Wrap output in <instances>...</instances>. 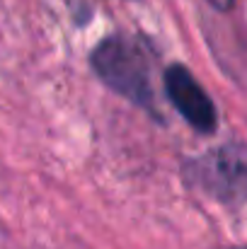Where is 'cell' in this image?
Masks as SVG:
<instances>
[{
  "label": "cell",
  "mask_w": 247,
  "mask_h": 249,
  "mask_svg": "<svg viewBox=\"0 0 247 249\" xmlns=\"http://www.w3.org/2000/svg\"><path fill=\"white\" fill-rule=\"evenodd\" d=\"M92 68L102 83L124 99L146 109L153 107L151 63L136 41L126 36H109L99 41L92 51Z\"/></svg>",
  "instance_id": "cell-1"
},
{
  "label": "cell",
  "mask_w": 247,
  "mask_h": 249,
  "mask_svg": "<svg viewBox=\"0 0 247 249\" xmlns=\"http://www.w3.org/2000/svg\"><path fill=\"white\" fill-rule=\"evenodd\" d=\"M165 89L177 111L201 133H211L218 124L216 107L204 87L194 80V75L184 66H170L165 71Z\"/></svg>",
  "instance_id": "cell-3"
},
{
  "label": "cell",
  "mask_w": 247,
  "mask_h": 249,
  "mask_svg": "<svg viewBox=\"0 0 247 249\" xmlns=\"http://www.w3.org/2000/svg\"><path fill=\"white\" fill-rule=\"evenodd\" d=\"M191 181L218 201L238 203L247 198V160L223 148L191 165Z\"/></svg>",
  "instance_id": "cell-2"
},
{
  "label": "cell",
  "mask_w": 247,
  "mask_h": 249,
  "mask_svg": "<svg viewBox=\"0 0 247 249\" xmlns=\"http://www.w3.org/2000/svg\"><path fill=\"white\" fill-rule=\"evenodd\" d=\"M209 5H213L216 10H221V12H226V10H230L233 7V0H206Z\"/></svg>",
  "instance_id": "cell-4"
}]
</instances>
